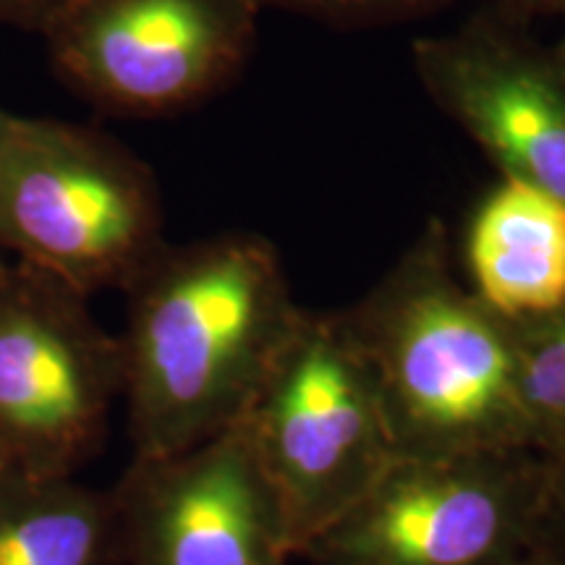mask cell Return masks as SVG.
<instances>
[{
    "label": "cell",
    "mask_w": 565,
    "mask_h": 565,
    "mask_svg": "<svg viewBox=\"0 0 565 565\" xmlns=\"http://www.w3.org/2000/svg\"><path fill=\"white\" fill-rule=\"evenodd\" d=\"M126 296L134 461L186 454L242 424L307 312L278 249L246 231L168 244Z\"/></svg>",
    "instance_id": "obj_1"
},
{
    "label": "cell",
    "mask_w": 565,
    "mask_h": 565,
    "mask_svg": "<svg viewBox=\"0 0 565 565\" xmlns=\"http://www.w3.org/2000/svg\"><path fill=\"white\" fill-rule=\"evenodd\" d=\"M338 315L370 366L398 456L534 450L513 322L461 286L440 221Z\"/></svg>",
    "instance_id": "obj_2"
},
{
    "label": "cell",
    "mask_w": 565,
    "mask_h": 565,
    "mask_svg": "<svg viewBox=\"0 0 565 565\" xmlns=\"http://www.w3.org/2000/svg\"><path fill=\"white\" fill-rule=\"evenodd\" d=\"M145 160L100 129L13 116L0 134V252L71 291H129L168 242Z\"/></svg>",
    "instance_id": "obj_3"
},
{
    "label": "cell",
    "mask_w": 565,
    "mask_h": 565,
    "mask_svg": "<svg viewBox=\"0 0 565 565\" xmlns=\"http://www.w3.org/2000/svg\"><path fill=\"white\" fill-rule=\"evenodd\" d=\"M294 557L398 458L377 385L341 315L303 312L242 419Z\"/></svg>",
    "instance_id": "obj_4"
},
{
    "label": "cell",
    "mask_w": 565,
    "mask_h": 565,
    "mask_svg": "<svg viewBox=\"0 0 565 565\" xmlns=\"http://www.w3.org/2000/svg\"><path fill=\"white\" fill-rule=\"evenodd\" d=\"M553 461L532 448L398 456L303 550L315 565H513L542 547Z\"/></svg>",
    "instance_id": "obj_5"
},
{
    "label": "cell",
    "mask_w": 565,
    "mask_h": 565,
    "mask_svg": "<svg viewBox=\"0 0 565 565\" xmlns=\"http://www.w3.org/2000/svg\"><path fill=\"white\" fill-rule=\"evenodd\" d=\"M87 301L13 259L0 273V471L74 477L100 450L124 359Z\"/></svg>",
    "instance_id": "obj_6"
},
{
    "label": "cell",
    "mask_w": 565,
    "mask_h": 565,
    "mask_svg": "<svg viewBox=\"0 0 565 565\" xmlns=\"http://www.w3.org/2000/svg\"><path fill=\"white\" fill-rule=\"evenodd\" d=\"M257 19L254 0H68L42 40L61 82L97 110L160 118L242 74Z\"/></svg>",
    "instance_id": "obj_7"
},
{
    "label": "cell",
    "mask_w": 565,
    "mask_h": 565,
    "mask_svg": "<svg viewBox=\"0 0 565 565\" xmlns=\"http://www.w3.org/2000/svg\"><path fill=\"white\" fill-rule=\"evenodd\" d=\"M412 63L424 92L482 147L500 175L565 204V51L529 26L479 11L422 38Z\"/></svg>",
    "instance_id": "obj_8"
},
{
    "label": "cell",
    "mask_w": 565,
    "mask_h": 565,
    "mask_svg": "<svg viewBox=\"0 0 565 565\" xmlns=\"http://www.w3.org/2000/svg\"><path fill=\"white\" fill-rule=\"evenodd\" d=\"M129 565H286V521L242 424L186 454L134 461L113 487Z\"/></svg>",
    "instance_id": "obj_9"
},
{
    "label": "cell",
    "mask_w": 565,
    "mask_h": 565,
    "mask_svg": "<svg viewBox=\"0 0 565 565\" xmlns=\"http://www.w3.org/2000/svg\"><path fill=\"white\" fill-rule=\"evenodd\" d=\"M471 291L511 322L545 317L565 303V204L503 179L469 223Z\"/></svg>",
    "instance_id": "obj_10"
},
{
    "label": "cell",
    "mask_w": 565,
    "mask_h": 565,
    "mask_svg": "<svg viewBox=\"0 0 565 565\" xmlns=\"http://www.w3.org/2000/svg\"><path fill=\"white\" fill-rule=\"evenodd\" d=\"M121 524L113 490L76 477L0 471V565H118Z\"/></svg>",
    "instance_id": "obj_11"
},
{
    "label": "cell",
    "mask_w": 565,
    "mask_h": 565,
    "mask_svg": "<svg viewBox=\"0 0 565 565\" xmlns=\"http://www.w3.org/2000/svg\"><path fill=\"white\" fill-rule=\"evenodd\" d=\"M513 328L534 450L550 461H565V303Z\"/></svg>",
    "instance_id": "obj_12"
},
{
    "label": "cell",
    "mask_w": 565,
    "mask_h": 565,
    "mask_svg": "<svg viewBox=\"0 0 565 565\" xmlns=\"http://www.w3.org/2000/svg\"><path fill=\"white\" fill-rule=\"evenodd\" d=\"M254 3L259 6V11L282 9L338 26H366L406 21L443 9L454 0H254Z\"/></svg>",
    "instance_id": "obj_13"
},
{
    "label": "cell",
    "mask_w": 565,
    "mask_h": 565,
    "mask_svg": "<svg viewBox=\"0 0 565 565\" xmlns=\"http://www.w3.org/2000/svg\"><path fill=\"white\" fill-rule=\"evenodd\" d=\"M66 3L68 0H0V26L42 34Z\"/></svg>",
    "instance_id": "obj_14"
},
{
    "label": "cell",
    "mask_w": 565,
    "mask_h": 565,
    "mask_svg": "<svg viewBox=\"0 0 565 565\" xmlns=\"http://www.w3.org/2000/svg\"><path fill=\"white\" fill-rule=\"evenodd\" d=\"M542 545L565 553V461H553V479H550V500Z\"/></svg>",
    "instance_id": "obj_15"
},
{
    "label": "cell",
    "mask_w": 565,
    "mask_h": 565,
    "mask_svg": "<svg viewBox=\"0 0 565 565\" xmlns=\"http://www.w3.org/2000/svg\"><path fill=\"white\" fill-rule=\"evenodd\" d=\"M487 9L529 26L542 17H563L565 0H487Z\"/></svg>",
    "instance_id": "obj_16"
},
{
    "label": "cell",
    "mask_w": 565,
    "mask_h": 565,
    "mask_svg": "<svg viewBox=\"0 0 565 565\" xmlns=\"http://www.w3.org/2000/svg\"><path fill=\"white\" fill-rule=\"evenodd\" d=\"M513 565H565V553L555 547H536L534 553H529L526 557H521V561H515Z\"/></svg>",
    "instance_id": "obj_17"
},
{
    "label": "cell",
    "mask_w": 565,
    "mask_h": 565,
    "mask_svg": "<svg viewBox=\"0 0 565 565\" xmlns=\"http://www.w3.org/2000/svg\"><path fill=\"white\" fill-rule=\"evenodd\" d=\"M13 121V113H9V110H3L0 108V134H3L6 129H9V124Z\"/></svg>",
    "instance_id": "obj_18"
},
{
    "label": "cell",
    "mask_w": 565,
    "mask_h": 565,
    "mask_svg": "<svg viewBox=\"0 0 565 565\" xmlns=\"http://www.w3.org/2000/svg\"><path fill=\"white\" fill-rule=\"evenodd\" d=\"M6 265H9V257H6V254H3V252H0V273H3V270H6Z\"/></svg>",
    "instance_id": "obj_19"
},
{
    "label": "cell",
    "mask_w": 565,
    "mask_h": 565,
    "mask_svg": "<svg viewBox=\"0 0 565 565\" xmlns=\"http://www.w3.org/2000/svg\"><path fill=\"white\" fill-rule=\"evenodd\" d=\"M561 19H563V24H565V11H563V17H561ZM557 45H561V47H563V51H565V32H563V40H561V42H557Z\"/></svg>",
    "instance_id": "obj_20"
}]
</instances>
